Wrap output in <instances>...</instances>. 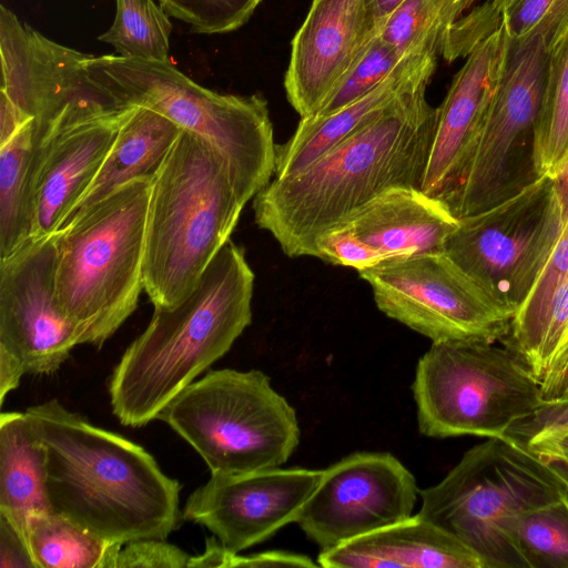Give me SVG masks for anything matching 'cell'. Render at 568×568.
Listing matches in <instances>:
<instances>
[{
    "mask_svg": "<svg viewBox=\"0 0 568 568\" xmlns=\"http://www.w3.org/2000/svg\"><path fill=\"white\" fill-rule=\"evenodd\" d=\"M428 83L409 89L305 169L274 178L255 195V223L285 255L314 257L328 229L387 190H422L437 122V108L425 97Z\"/></svg>",
    "mask_w": 568,
    "mask_h": 568,
    "instance_id": "cell-1",
    "label": "cell"
},
{
    "mask_svg": "<svg viewBox=\"0 0 568 568\" xmlns=\"http://www.w3.org/2000/svg\"><path fill=\"white\" fill-rule=\"evenodd\" d=\"M47 454V494L58 513L119 545L178 529L181 485L142 446L50 399L26 410Z\"/></svg>",
    "mask_w": 568,
    "mask_h": 568,
    "instance_id": "cell-2",
    "label": "cell"
},
{
    "mask_svg": "<svg viewBox=\"0 0 568 568\" xmlns=\"http://www.w3.org/2000/svg\"><path fill=\"white\" fill-rule=\"evenodd\" d=\"M254 273L242 246L227 241L194 290L153 316L109 381L112 412L141 427L223 357L252 322Z\"/></svg>",
    "mask_w": 568,
    "mask_h": 568,
    "instance_id": "cell-3",
    "label": "cell"
},
{
    "mask_svg": "<svg viewBox=\"0 0 568 568\" xmlns=\"http://www.w3.org/2000/svg\"><path fill=\"white\" fill-rule=\"evenodd\" d=\"M247 202L222 156L182 130L152 181L143 288L154 308L173 307L194 290Z\"/></svg>",
    "mask_w": 568,
    "mask_h": 568,
    "instance_id": "cell-4",
    "label": "cell"
},
{
    "mask_svg": "<svg viewBox=\"0 0 568 568\" xmlns=\"http://www.w3.org/2000/svg\"><path fill=\"white\" fill-rule=\"evenodd\" d=\"M152 178L134 179L70 216L54 233L55 295L82 344L101 347L135 311Z\"/></svg>",
    "mask_w": 568,
    "mask_h": 568,
    "instance_id": "cell-5",
    "label": "cell"
},
{
    "mask_svg": "<svg viewBox=\"0 0 568 568\" xmlns=\"http://www.w3.org/2000/svg\"><path fill=\"white\" fill-rule=\"evenodd\" d=\"M83 68L90 82L120 109L151 108L204 139L226 162L247 201L274 179L277 144L262 95L209 90L171 62L90 54Z\"/></svg>",
    "mask_w": 568,
    "mask_h": 568,
    "instance_id": "cell-6",
    "label": "cell"
},
{
    "mask_svg": "<svg viewBox=\"0 0 568 568\" xmlns=\"http://www.w3.org/2000/svg\"><path fill=\"white\" fill-rule=\"evenodd\" d=\"M419 495L417 515L468 547L484 568H526L507 526L525 509L568 496V475L558 460L505 436L491 437Z\"/></svg>",
    "mask_w": 568,
    "mask_h": 568,
    "instance_id": "cell-7",
    "label": "cell"
},
{
    "mask_svg": "<svg viewBox=\"0 0 568 568\" xmlns=\"http://www.w3.org/2000/svg\"><path fill=\"white\" fill-rule=\"evenodd\" d=\"M568 27L561 0L528 33L511 38L483 130L453 191L444 200L456 219L488 210L540 178L536 125L552 50Z\"/></svg>",
    "mask_w": 568,
    "mask_h": 568,
    "instance_id": "cell-8",
    "label": "cell"
},
{
    "mask_svg": "<svg viewBox=\"0 0 568 568\" xmlns=\"http://www.w3.org/2000/svg\"><path fill=\"white\" fill-rule=\"evenodd\" d=\"M203 458L211 474L280 467L300 443L291 404L258 369L207 372L159 414Z\"/></svg>",
    "mask_w": 568,
    "mask_h": 568,
    "instance_id": "cell-9",
    "label": "cell"
},
{
    "mask_svg": "<svg viewBox=\"0 0 568 568\" xmlns=\"http://www.w3.org/2000/svg\"><path fill=\"white\" fill-rule=\"evenodd\" d=\"M413 394L420 434L504 437L541 402L540 384L508 347L486 341L432 343Z\"/></svg>",
    "mask_w": 568,
    "mask_h": 568,
    "instance_id": "cell-10",
    "label": "cell"
},
{
    "mask_svg": "<svg viewBox=\"0 0 568 568\" xmlns=\"http://www.w3.org/2000/svg\"><path fill=\"white\" fill-rule=\"evenodd\" d=\"M564 202L557 176L458 219L444 253L508 312L527 300L559 237Z\"/></svg>",
    "mask_w": 568,
    "mask_h": 568,
    "instance_id": "cell-11",
    "label": "cell"
},
{
    "mask_svg": "<svg viewBox=\"0 0 568 568\" xmlns=\"http://www.w3.org/2000/svg\"><path fill=\"white\" fill-rule=\"evenodd\" d=\"M378 310L432 343L503 342L513 314L444 252L381 262L357 271Z\"/></svg>",
    "mask_w": 568,
    "mask_h": 568,
    "instance_id": "cell-12",
    "label": "cell"
},
{
    "mask_svg": "<svg viewBox=\"0 0 568 568\" xmlns=\"http://www.w3.org/2000/svg\"><path fill=\"white\" fill-rule=\"evenodd\" d=\"M1 84L14 108L33 123L34 143L68 128L118 119L121 110L85 74L90 55L59 44L0 7Z\"/></svg>",
    "mask_w": 568,
    "mask_h": 568,
    "instance_id": "cell-13",
    "label": "cell"
},
{
    "mask_svg": "<svg viewBox=\"0 0 568 568\" xmlns=\"http://www.w3.org/2000/svg\"><path fill=\"white\" fill-rule=\"evenodd\" d=\"M414 475L389 453H355L323 469L297 524L321 551L413 516Z\"/></svg>",
    "mask_w": 568,
    "mask_h": 568,
    "instance_id": "cell-14",
    "label": "cell"
},
{
    "mask_svg": "<svg viewBox=\"0 0 568 568\" xmlns=\"http://www.w3.org/2000/svg\"><path fill=\"white\" fill-rule=\"evenodd\" d=\"M54 233L31 236L0 258V346L14 355L26 374H53L82 344L55 295Z\"/></svg>",
    "mask_w": 568,
    "mask_h": 568,
    "instance_id": "cell-15",
    "label": "cell"
},
{
    "mask_svg": "<svg viewBox=\"0 0 568 568\" xmlns=\"http://www.w3.org/2000/svg\"><path fill=\"white\" fill-rule=\"evenodd\" d=\"M323 469L268 468L211 474L187 498L182 518L209 529L233 554L273 536L300 514Z\"/></svg>",
    "mask_w": 568,
    "mask_h": 568,
    "instance_id": "cell-16",
    "label": "cell"
},
{
    "mask_svg": "<svg viewBox=\"0 0 568 568\" xmlns=\"http://www.w3.org/2000/svg\"><path fill=\"white\" fill-rule=\"evenodd\" d=\"M458 224L447 205L417 187L387 190L317 241L314 257L356 271L381 262L444 252Z\"/></svg>",
    "mask_w": 568,
    "mask_h": 568,
    "instance_id": "cell-17",
    "label": "cell"
},
{
    "mask_svg": "<svg viewBox=\"0 0 568 568\" xmlns=\"http://www.w3.org/2000/svg\"><path fill=\"white\" fill-rule=\"evenodd\" d=\"M378 32L373 0H313L284 78L301 118L313 115Z\"/></svg>",
    "mask_w": 568,
    "mask_h": 568,
    "instance_id": "cell-18",
    "label": "cell"
},
{
    "mask_svg": "<svg viewBox=\"0 0 568 568\" xmlns=\"http://www.w3.org/2000/svg\"><path fill=\"white\" fill-rule=\"evenodd\" d=\"M508 33L499 29L481 41L453 78L437 108V122L422 191L444 201L458 182L476 145L496 92Z\"/></svg>",
    "mask_w": 568,
    "mask_h": 568,
    "instance_id": "cell-19",
    "label": "cell"
},
{
    "mask_svg": "<svg viewBox=\"0 0 568 568\" xmlns=\"http://www.w3.org/2000/svg\"><path fill=\"white\" fill-rule=\"evenodd\" d=\"M123 116L84 122L34 143L32 236L63 225L103 165Z\"/></svg>",
    "mask_w": 568,
    "mask_h": 568,
    "instance_id": "cell-20",
    "label": "cell"
},
{
    "mask_svg": "<svg viewBox=\"0 0 568 568\" xmlns=\"http://www.w3.org/2000/svg\"><path fill=\"white\" fill-rule=\"evenodd\" d=\"M438 52L410 54L367 94L325 115L301 118L293 135L276 146L274 178L305 169L349 135L372 122L397 98L415 85L429 82Z\"/></svg>",
    "mask_w": 568,
    "mask_h": 568,
    "instance_id": "cell-21",
    "label": "cell"
},
{
    "mask_svg": "<svg viewBox=\"0 0 568 568\" xmlns=\"http://www.w3.org/2000/svg\"><path fill=\"white\" fill-rule=\"evenodd\" d=\"M317 560L325 568H484L468 547L417 514L323 550Z\"/></svg>",
    "mask_w": 568,
    "mask_h": 568,
    "instance_id": "cell-22",
    "label": "cell"
},
{
    "mask_svg": "<svg viewBox=\"0 0 568 568\" xmlns=\"http://www.w3.org/2000/svg\"><path fill=\"white\" fill-rule=\"evenodd\" d=\"M182 130L156 110L131 108L120 122L103 165L69 217L134 179H154Z\"/></svg>",
    "mask_w": 568,
    "mask_h": 568,
    "instance_id": "cell-23",
    "label": "cell"
},
{
    "mask_svg": "<svg viewBox=\"0 0 568 568\" xmlns=\"http://www.w3.org/2000/svg\"><path fill=\"white\" fill-rule=\"evenodd\" d=\"M45 448L26 412L0 415V514L28 539L29 520L53 511L47 494Z\"/></svg>",
    "mask_w": 568,
    "mask_h": 568,
    "instance_id": "cell-24",
    "label": "cell"
},
{
    "mask_svg": "<svg viewBox=\"0 0 568 568\" xmlns=\"http://www.w3.org/2000/svg\"><path fill=\"white\" fill-rule=\"evenodd\" d=\"M33 123H26L0 146V258L33 235Z\"/></svg>",
    "mask_w": 568,
    "mask_h": 568,
    "instance_id": "cell-25",
    "label": "cell"
},
{
    "mask_svg": "<svg viewBox=\"0 0 568 568\" xmlns=\"http://www.w3.org/2000/svg\"><path fill=\"white\" fill-rule=\"evenodd\" d=\"M28 542L38 568H115L122 547L54 511L29 520Z\"/></svg>",
    "mask_w": 568,
    "mask_h": 568,
    "instance_id": "cell-26",
    "label": "cell"
},
{
    "mask_svg": "<svg viewBox=\"0 0 568 568\" xmlns=\"http://www.w3.org/2000/svg\"><path fill=\"white\" fill-rule=\"evenodd\" d=\"M564 202V223L556 245L527 300L511 320L501 342L530 372L549 304L568 278V166L557 175Z\"/></svg>",
    "mask_w": 568,
    "mask_h": 568,
    "instance_id": "cell-27",
    "label": "cell"
},
{
    "mask_svg": "<svg viewBox=\"0 0 568 568\" xmlns=\"http://www.w3.org/2000/svg\"><path fill=\"white\" fill-rule=\"evenodd\" d=\"M535 162L540 176L568 166V27L557 41L536 125Z\"/></svg>",
    "mask_w": 568,
    "mask_h": 568,
    "instance_id": "cell-28",
    "label": "cell"
},
{
    "mask_svg": "<svg viewBox=\"0 0 568 568\" xmlns=\"http://www.w3.org/2000/svg\"><path fill=\"white\" fill-rule=\"evenodd\" d=\"M475 0H405L381 26L378 34L404 55L442 54L452 24Z\"/></svg>",
    "mask_w": 568,
    "mask_h": 568,
    "instance_id": "cell-29",
    "label": "cell"
},
{
    "mask_svg": "<svg viewBox=\"0 0 568 568\" xmlns=\"http://www.w3.org/2000/svg\"><path fill=\"white\" fill-rule=\"evenodd\" d=\"M507 536L526 568H568V496L520 511Z\"/></svg>",
    "mask_w": 568,
    "mask_h": 568,
    "instance_id": "cell-30",
    "label": "cell"
},
{
    "mask_svg": "<svg viewBox=\"0 0 568 568\" xmlns=\"http://www.w3.org/2000/svg\"><path fill=\"white\" fill-rule=\"evenodd\" d=\"M115 16L98 40L111 44L120 57L170 61L172 23L153 0H115Z\"/></svg>",
    "mask_w": 568,
    "mask_h": 568,
    "instance_id": "cell-31",
    "label": "cell"
},
{
    "mask_svg": "<svg viewBox=\"0 0 568 568\" xmlns=\"http://www.w3.org/2000/svg\"><path fill=\"white\" fill-rule=\"evenodd\" d=\"M406 57L377 32L311 116L329 114L367 94L389 77Z\"/></svg>",
    "mask_w": 568,
    "mask_h": 568,
    "instance_id": "cell-32",
    "label": "cell"
},
{
    "mask_svg": "<svg viewBox=\"0 0 568 568\" xmlns=\"http://www.w3.org/2000/svg\"><path fill=\"white\" fill-rule=\"evenodd\" d=\"M262 0H159L164 11L200 34H220L244 26Z\"/></svg>",
    "mask_w": 568,
    "mask_h": 568,
    "instance_id": "cell-33",
    "label": "cell"
},
{
    "mask_svg": "<svg viewBox=\"0 0 568 568\" xmlns=\"http://www.w3.org/2000/svg\"><path fill=\"white\" fill-rule=\"evenodd\" d=\"M514 0H487L466 16H460L449 28L444 42V58L452 62L467 57L481 41L497 31L501 13Z\"/></svg>",
    "mask_w": 568,
    "mask_h": 568,
    "instance_id": "cell-34",
    "label": "cell"
},
{
    "mask_svg": "<svg viewBox=\"0 0 568 568\" xmlns=\"http://www.w3.org/2000/svg\"><path fill=\"white\" fill-rule=\"evenodd\" d=\"M568 433V398L542 400L531 413L516 420L505 437L528 447L535 442Z\"/></svg>",
    "mask_w": 568,
    "mask_h": 568,
    "instance_id": "cell-35",
    "label": "cell"
},
{
    "mask_svg": "<svg viewBox=\"0 0 568 568\" xmlns=\"http://www.w3.org/2000/svg\"><path fill=\"white\" fill-rule=\"evenodd\" d=\"M191 556L162 539H141L123 545L115 568H185Z\"/></svg>",
    "mask_w": 568,
    "mask_h": 568,
    "instance_id": "cell-36",
    "label": "cell"
},
{
    "mask_svg": "<svg viewBox=\"0 0 568 568\" xmlns=\"http://www.w3.org/2000/svg\"><path fill=\"white\" fill-rule=\"evenodd\" d=\"M561 0H514L501 13V23L511 38L530 30Z\"/></svg>",
    "mask_w": 568,
    "mask_h": 568,
    "instance_id": "cell-37",
    "label": "cell"
},
{
    "mask_svg": "<svg viewBox=\"0 0 568 568\" xmlns=\"http://www.w3.org/2000/svg\"><path fill=\"white\" fill-rule=\"evenodd\" d=\"M217 566L230 567H316L312 558L301 554H294L282 550H270L247 556L233 554L224 547L220 551Z\"/></svg>",
    "mask_w": 568,
    "mask_h": 568,
    "instance_id": "cell-38",
    "label": "cell"
},
{
    "mask_svg": "<svg viewBox=\"0 0 568 568\" xmlns=\"http://www.w3.org/2000/svg\"><path fill=\"white\" fill-rule=\"evenodd\" d=\"M0 568H38L27 537L1 514Z\"/></svg>",
    "mask_w": 568,
    "mask_h": 568,
    "instance_id": "cell-39",
    "label": "cell"
},
{
    "mask_svg": "<svg viewBox=\"0 0 568 568\" xmlns=\"http://www.w3.org/2000/svg\"><path fill=\"white\" fill-rule=\"evenodd\" d=\"M26 374L22 363L6 348L0 346V403L6 395L18 387L21 376Z\"/></svg>",
    "mask_w": 568,
    "mask_h": 568,
    "instance_id": "cell-40",
    "label": "cell"
},
{
    "mask_svg": "<svg viewBox=\"0 0 568 568\" xmlns=\"http://www.w3.org/2000/svg\"><path fill=\"white\" fill-rule=\"evenodd\" d=\"M28 122L29 120L14 108L10 100L0 93V146L9 142Z\"/></svg>",
    "mask_w": 568,
    "mask_h": 568,
    "instance_id": "cell-41",
    "label": "cell"
},
{
    "mask_svg": "<svg viewBox=\"0 0 568 568\" xmlns=\"http://www.w3.org/2000/svg\"><path fill=\"white\" fill-rule=\"evenodd\" d=\"M527 448L538 456L568 464V433L535 442Z\"/></svg>",
    "mask_w": 568,
    "mask_h": 568,
    "instance_id": "cell-42",
    "label": "cell"
},
{
    "mask_svg": "<svg viewBox=\"0 0 568 568\" xmlns=\"http://www.w3.org/2000/svg\"><path fill=\"white\" fill-rule=\"evenodd\" d=\"M540 394L542 400L568 398V362L556 375L540 383Z\"/></svg>",
    "mask_w": 568,
    "mask_h": 568,
    "instance_id": "cell-43",
    "label": "cell"
},
{
    "mask_svg": "<svg viewBox=\"0 0 568 568\" xmlns=\"http://www.w3.org/2000/svg\"><path fill=\"white\" fill-rule=\"evenodd\" d=\"M405 0H373L374 13L378 30L386 19L404 2Z\"/></svg>",
    "mask_w": 568,
    "mask_h": 568,
    "instance_id": "cell-44",
    "label": "cell"
},
{
    "mask_svg": "<svg viewBox=\"0 0 568 568\" xmlns=\"http://www.w3.org/2000/svg\"><path fill=\"white\" fill-rule=\"evenodd\" d=\"M567 362H568V335H567L564 344L561 345L560 349L558 351V353H557L547 375L544 377V379L556 375L566 365Z\"/></svg>",
    "mask_w": 568,
    "mask_h": 568,
    "instance_id": "cell-45",
    "label": "cell"
},
{
    "mask_svg": "<svg viewBox=\"0 0 568 568\" xmlns=\"http://www.w3.org/2000/svg\"><path fill=\"white\" fill-rule=\"evenodd\" d=\"M555 460V459H554ZM560 462V460H558ZM561 466H562V469L565 470V473L568 475V464L567 463H564V462H560Z\"/></svg>",
    "mask_w": 568,
    "mask_h": 568,
    "instance_id": "cell-46",
    "label": "cell"
}]
</instances>
